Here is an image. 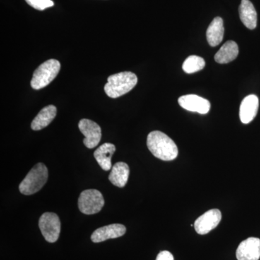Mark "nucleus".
<instances>
[{"label": "nucleus", "mask_w": 260, "mask_h": 260, "mask_svg": "<svg viewBox=\"0 0 260 260\" xmlns=\"http://www.w3.org/2000/svg\"><path fill=\"white\" fill-rule=\"evenodd\" d=\"M207 40L211 47H216L223 41L224 26L223 19L216 17L210 23L206 32Z\"/></svg>", "instance_id": "obj_15"}, {"label": "nucleus", "mask_w": 260, "mask_h": 260, "mask_svg": "<svg viewBox=\"0 0 260 260\" xmlns=\"http://www.w3.org/2000/svg\"><path fill=\"white\" fill-rule=\"evenodd\" d=\"M238 260H259L260 258V239L258 238H248L238 246Z\"/></svg>", "instance_id": "obj_10"}, {"label": "nucleus", "mask_w": 260, "mask_h": 260, "mask_svg": "<svg viewBox=\"0 0 260 260\" xmlns=\"http://www.w3.org/2000/svg\"><path fill=\"white\" fill-rule=\"evenodd\" d=\"M156 260H174L172 253L168 251H162L157 256Z\"/></svg>", "instance_id": "obj_21"}, {"label": "nucleus", "mask_w": 260, "mask_h": 260, "mask_svg": "<svg viewBox=\"0 0 260 260\" xmlns=\"http://www.w3.org/2000/svg\"><path fill=\"white\" fill-rule=\"evenodd\" d=\"M78 127L82 134L85 136L83 143L88 148L96 147L102 139V129L95 121L83 119L80 121Z\"/></svg>", "instance_id": "obj_7"}, {"label": "nucleus", "mask_w": 260, "mask_h": 260, "mask_svg": "<svg viewBox=\"0 0 260 260\" xmlns=\"http://www.w3.org/2000/svg\"><path fill=\"white\" fill-rule=\"evenodd\" d=\"M115 150L114 145L112 143H104L94 152V158L103 170L109 171L112 169V158Z\"/></svg>", "instance_id": "obj_13"}, {"label": "nucleus", "mask_w": 260, "mask_h": 260, "mask_svg": "<svg viewBox=\"0 0 260 260\" xmlns=\"http://www.w3.org/2000/svg\"><path fill=\"white\" fill-rule=\"evenodd\" d=\"M104 205V197L96 189L82 191L78 199V208L85 215H93L102 210Z\"/></svg>", "instance_id": "obj_5"}, {"label": "nucleus", "mask_w": 260, "mask_h": 260, "mask_svg": "<svg viewBox=\"0 0 260 260\" xmlns=\"http://www.w3.org/2000/svg\"><path fill=\"white\" fill-rule=\"evenodd\" d=\"M239 54V47L234 41H229L220 47L215 54V60L219 64H227L237 59Z\"/></svg>", "instance_id": "obj_17"}, {"label": "nucleus", "mask_w": 260, "mask_h": 260, "mask_svg": "<svg viewBox=\"0 0 260 260\" xmlns=\"http://www.w3.org/2000/svg\"><path fill=\"white\" fill-rule=\"evenodd\" d=\"M239 16L246 28L253 30L257 24V14L254 5L249 0H242L239 7Z\"/></svg>", "instance_id": "obj_14"}, {"label": "nucleus", "mask_w": 260, "mask_h": 260, "mask_svg": "<svg viewBox=\"0 0 260 260\" xmlns=\"http://www.w3.org/2000/svg\"><path fill=\"white\" fill-rule=\"evenodd\" d=\"M222 218L221 212L218 209L208 210L194 222V229L200 235L208 234L218 226Z\"/></svg>", "instance_id": "obj_8"}, {"label": "nucleus", "mask_w": 260, "mask_h": 260, "mask_svg": "<svg viewBox=\"0 0 260 260\" xmlns=\"http://www.w3.org/2000/svg\"><path fill=\"white\" fill-rule=\"evenodd\" d=\"M126 233V227L121 224H111L99 228L92 234L91 240L94 243H99L108 239H116L122 237Z\"/></svg>", "instance_id": "obj_11"}, {"label": "nucleus", "mask_w": 260, "mask_h": 260, "mask_svg": "<svg viewBox=\"0 0 260 260\" xmlns=\"http://www.w3.org/2000/svg\"><path fill=\"white\" fill-rule=\"evenodd\" d=\"M147 145L154 156L165 161L174 160L179 153L174 140L162 132H151L147 138Z\"/></svg>", "instance_id": "obj_1"}, {"label": "nucleus", "mask_w": 260, "mask_h": 260, "mask_svg": "<svg viewBox=\"0 0 260 260\" xmlns=\"http://www.w3.org/2000/svg\"><path fill=\"white\" fill-rule=\"evenodd\" d=\"M56 115V108L54 105L44 107L34 118L31 123L32 129L38 131L47 127Z\"/></svg>", "instance_id": "obj_18"}, {"label": "nucleus", "mask_w": 260, "mask_h": 260, "mask_svg": "<svg viewBox=\"0 0 260 260\" xmlns=\"http://www.w3.org/2000/svg\"><path fill=\"white\" fill-rule=\"evenodd\" d=\"M104 90L108 96L116 99L129 93L138 83V77L131 72H122L108 78Z\"/></svg>", "instance_id": "obj_2"}, {"label": "nucleus", "mask_w": 260, "mask_h": 260, "mask_svg": "<svg viewBox=\"0 0 260 260\" xmlns=\"http://www.w3.org/2000/svg\"><path fill=\"white\" fill-rule=\"evenodd\" d=\"M39 225L43 237L48 242L54 243L58 240L60 234L61 223L56 214H43L39 219Z\"/></svg>", "instance_id": "obj_6"}, {"label": "nucleus", "mask_w": 260, "mask_h": 260, "mask_svg": "<svg viewBox=\"0 0 260 260\" xmlns=\"http://www.w3.org/2000/svg\"><path fill=\"white\" fill-rule=\"evenodd\" d=\"M49 173L47 167L39 162L32 168L26 177L19 185L20 192L25 195L35 194L47 183Z\"/></svg>", "instance_id": "obj_3"}, {"label": "nucleus", "mask_w": 260, "mask_h": 260, "mask_svg": "<svg viewBox=\"0 0 260 260\" xmlns=\"http://www.w3.org/2000/svg\"><path fill=\"white\" fill-rule=\"evenodd\" d=\"M129 176V166L124 162H118L112 168L109 179L114 186L124 187Z\"/></svg>", "instance_id": "obj_16"}, {"label": "nucleus", "mask_w": 260, "mask_h": 260, "mask_svg": "<svg viewBox=\"0 0 260 260\" xmlns=\"http://www.w3.org/2000/svg\"><path fill=\"white\" fill-rule=\"evenodd\" d=\"M25 2L34 9L41 11L51 8L54 5V2L51 0H25Z\"/></svg>", "instance_id": "obj_20"}, {"label": "nucleus", "mask_w": 260, "mask_h": 260, "mask_svg": "<svg viewBox=\"0 0 260 260\" xmlns=\"http://www.w3.org/2000/svg\"><path fill=\"white\" fill-rule=\"evenodd\" d=\"M60 69V63L56 59L46 61L34 72L30 85L35 90L45 88L55 79Z\"/></svg>", "instance_id": "obj_4"}, {"label": "nucleus", "mask_w": 260, "mask_h": 260, "mask_svg": "<svg viewBox=\"0 0 260 260\" xmlns=\"http://www.w3.org/2000/svg\"><path fill=\"white\" fill-rule=\"evenodd\" d=\"M178 102L183 109L189 112L206 114L209 112L210 109L209 101L194 94L182 95L179 98Z\"/></svg>", "instance_id": "obj_9"}, {"label": "nucleus", "mask_w": 260, "mask_h": 260, "mask_svg": "<svg viewBox=\"0 0 260 260\" xmlns=\"http://www.w3.org/2000/svg\"><path fill=\"white\" fill-rule=\"evenodd\" d=\"M259 109V99L256 95L244 98L239 109V117L243 124H249L255 118Z\"/></svg>", "instance_id": "obj_12"}, {"label": "nucleus", "mask_w": 260, "mask_h": 260, "mask_svg": "<svg viewBox=\"0 0 260 260\" xmlns=\"http://www.w3.org/2000/svg\"><path fill=\"white\" fill-rule=\"evenodd\" d=\"M205 66V61L203 58L192 55L186 58V60L183 63L182 68L184 73L192 74L203 70Z\"/></svg>", "instance_id": "obj_19"}]
</instances>
